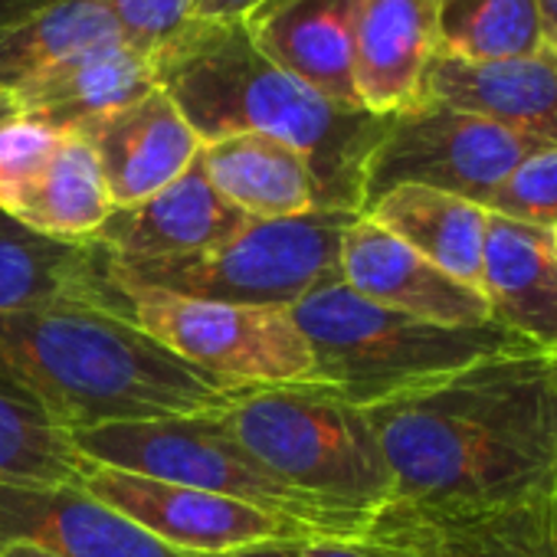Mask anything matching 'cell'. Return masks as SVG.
Returning a JSON list of instances; mask_svg holds the SVG:
<instances>
[{"label":"cell","instance_id":"cell-40","mask_svg":"<svg viewBox=\"0 0 557 557\" xmlns=\"http://www.w3.org/2000/svg\"><path fill=\"white\" fill-rule=\"evenodd\" d=\"M550 233H554V252H557V226H554Z\"/></svg>","mask_w":557,"mask_h":557},{"label":"cell","instance_id":"cell-35","mask_svg":"<svg viewBox=\"0 0 557 557\" xmlns=\"http://www.w3.org/2000/svg\"><path fill=\"white\" fill-rule=\"evenodd\" d=\"M17 115H21V109H17V99H14L11 92H4V89H0V125L14 122Z\"/></svg>","mask_w":557,"mask_h":557},{"label":"cell","instance_id":"cell-5","mask_svg":"<svg viewBox=\"0 0 557 557\" xmlns=\"http://www.w3.org/2000/svg\"><path fill=\"white\" fill-rule=\"evenodd\" d=\"M213 417L272 475L332 511L374 518L397 495L368 413L325 384L246 387Z\"/></svg>","mask_w":557,"mask_h":557},{"label":"cell","instance_id":"cell-37","mask_svg":"<svg viewBox=\"0 0 557 557\" xmlns=\"http://www.w3.org/2000/svg\"><path fill=\"white\" fill-rule=\"evenodd\" d=\"M541 11H544L547 30H554L557 27V0H541Z\"/></svg>","mask_w":557,"mask_h":557},{"label":"cell","instance_id":"cell-26","mask_svg":"<svg viewBox=\"0 0 557 557\" xmlns=\"http://www.w3.org/2000/svg\"><path fill=\"white\" fill-rule=\"evenodd\" d=\"M547 44L541 0H440V50L459 60L534 57Z\"/></svg>","mask_w":557,"mask_h":557},{"label":"cell","instance_id":"cell-10","mask_svg":"<svg viewBox=\"0 0 557 557\" xmlns=\"http://www.w3.org/2000/svg\"><path fill=\"white\" fill-rule=\"evenodd\" d=\"M83 488L177 550L223 557L230 550L265 544V541L322 537L302 521L278 518L256 505L200 492V488H187V485H174V482H161V479H148V475L125 472V469L96 466L83 479Z\"/></svg>","mask_w":557,"mask_h":557},{"label":"cell","instance_id":"cell-29","mask_svg":"<svg viewBox=\"0 0 557 557\" xmlns=\"http://www.w3.org/2000/svg\"><path fill=\"white\" fill-rule=\"evenodd\" d=\"M66 132H53L24 115L0 125V213H11L44 174Z\"/></svg>","mask_w":557,"mask_h":557},{"label":"cell","instance_id":"cell-8","mask_svg":"<svg viewBox=\"0 0 557 557\" xmlns=\"http://www.w3.org/2000/svg\"><path fill=\"white\" fill-rule=\"evenodd\" d=\"M109 302L112 312L223 387L315 384L312 348L289 309L197 302L112 286Z\"/></svg>","mask_w":557,"mask_h":557},{"label":"cell","instance_id":"cell-13","mask_svg":"<svg viewBox=\"0 0 557 557\" xmlns=\"http://www.w3.org/2000/svg\"><path fill=\"white\" fill-rule=\"evenodd\" d=\"M246 223L249 216L220 197L197 154V161L158 194L132 207H112L106 223L86 243L112 262L135 265L220 246Z\"/></svg>","mask_w":557,"mask_h":557},{"label":"cell","instance_id":"cell-17","mask_svg":"<svg viewBox=\"0 0 557 557\" xmlns=\"http://www.w3.org/2000/svg\"><path fill=\"white\" fill-rule=\"evenodd\" d=\"M358 11L361 0H262L243 24L272 63L332 102L361 109L355 92Z\"/></svg>","mask_w":557,"mask_h":557},{"label":"cell","instance_id":"cell-36","mask_svg":"<svg viewBox=\"0 0 557 557\" xmlns=\"http://www.w3.org/2000/svg\"><path fill=\"white\" fill-rule=\"evenodd\" d=\"M0 557H57V554L37 550V547H27V544H8V547H0Z\"/></svg>","mask_w":557,"mask_h":557},{"label":"cell","instance_id":"cell-34","mask_svg":"<svg viewBox=\"0 0 557 557\" xmlns=\"http://www.w3.org/2000/svg\"><path fill=\"white\" fill-rule=\"evenodd\" d=\"M223 557H296V554H293V541H265V544L230 550Z\"/></svg>","mask_w":557,"mask_h":557},{"label":"cell","instance_id":"cell-30","mask_svg":"<svg viewBox=\"0 0 557 557\" xmlns=\"http://www.w3.org/2000/svg\"><path fill=\"white\" fill-rule=\"evenodd\" d=\"M197 0H112L119 34L138 53H151L190 21Z\"/></svg>","mask_w":557,"mask_h":557},{"label":"cell","instance_id":"cell-12","mask_svg":"<svg viewBox=\"0 0 557 557\" xmlns=\"http://www.w3.org/2000/svg\"><path fill=\"white\" fill-rule=\"evenodd\" d=\"M342 283L374 306L449 329H479L492 322L479 289L436 269L417 249L368 216H358L342 239Z\"/></svg>","mask_w":557,"mask_h":557},{"label":"cell","instance_id":"cell-31","mask_svg":"<svg viewBox=\"0 0 557 557\" xmlns=\"http://www.w3.org/2000/svg\"><path fill=\"white\" fill-rule=\"evenodd\" d=\"M296 557H413L407 547L377 537H309L293 541Z\"/></svg>","mask_w":557,"mask_h":557},{"label":"cell","instance_id":"cell-18","mask_svg":"<svg viewBox=\"0 0 557 557\" xmlns=\"http://www.w3.org/2000/svg\"><path fill=\"white\" fill-rule=\"evenodd\" d=\"M440 50V0H361L355 27V92L361 109L397 115L420 102Z\"/></svg>","mask_w":557,"mask_h":557},{"label":"cell","instance_id":"cell-9","mask_svg":"<svg viewBox=\"0 0 557 557\" xmlns=\"http://www.w3.org/2000/svg\"><path fill=\"white\" fill-rule=\"evenodd\" d=\"M534 148L541 145L479 115L420 99L391 119L374 148L364 171V207L407 184L485 207L508 171Z\"/></svg>","mask_w":557,"mask_h":557},{"label":"cell","instance_id":"cell-7","mask_svg":"<svg viewBox=\"0 0 557 557\" xmlns=\"http://www.w3.org/2000/svg\"><path fill=\"white\" fill-rule=\"evenodd\" d=\"M73 443L96 466L138 472L148 479L213 492L272 511L278 518L302 521L322 537H361L374 518L332 511L309 495L296 492L249 456L213 413L168 417L141 423H106L73 433Z\"/></svg>","mask_w":557,"mask_h":557},{"label":"cell","instance_id":"cell-39","mask_svg":"<svg viewBox=\"0 0 557 557\" xmlns=\"http://www.w3.org/2000/svg\"><path fill=\"white\" fill-rule=\"evenodd\" d=\"M550 511H554V537H557V485H554V495H550Z\"/></svg>","mask_w":557,"mask_h":557},{"label":"cell","instance_id":"cell-28","mask_svg":"<svg viewBox=\"0 0 557 557\" xmlns=\"http://www.w3.org/2000/svg\"><path fill=\"white\" fill-rule=\"evenodd\" d=\"M488 213L554 230L557 226V145H541L524 154L485 203Z\"/></svg>","mask_w":557,"mask_h":557},{"label":"cell","instance_id":"cell-4","mask_svg":"<svg viewBox=\"0 0 557 557\" xmlns=\"http://www.w3.org/2000/svg\"><path fill=\"white\" fill-rule=\"evenodd\" d=\"M289 312L312 348L315 384L361 410L430 387L482 358L528 348L495 322L449 329L374 306L342 278L315 286Z\"/></svg>","mask_w":557,"mask_h":557},{"label":"cell","instance_id":"cell-33","mask_svg":"<svg viewBox=\"0 0 557 557\" xmlns=\"http://www.w3.org/2000/svg\"><path fill=\"white\" fill-rule=\"evenodd\" d=\"M50 4H60V0H0V27H8V24H17Z\"/></svg>","mask_w":557,"mask_h":557},{"label":"cell","instance_id":"cell-19","mask_svg":"<svg viewBox=\"0 0 557 557\" xmlns=\"http://www.w3.org/2000/svg\"><path fill=\"white\" fill-rule=\"evenodd\" d=\"M482 296L492 322L528 348L557 355L554 233L488 213L482 243Z\"/></svg>","mask_w":557,"mask_h":557},{"label":"cell","instance_id":"cell-24","mask_svg":"<svg viewBox=\"0 0 557 557\" xmlns=\"http://www.w3.org/2000/svg\"><path fill=\"white\" fill-rule=\"evenodd\" d=\"M112 40H122L112 0H60L0 27V89L14 96Z\"/></svg>","mask_w":557,"mask_h":557},{"label":"cell","instance_id":"cell-16","mask_svg":"<svg viewBox=\"0 0 557 557\" xmlns=\"http://www.w3.org/2000/svg\"><path fill=\"white\" fill-rule=\"evenodd\" d=\"M420 99L479 115L537 145H557V60L547 50L488 63L436 53Z\"/></svg>","mask_w":557,"mask_h":557},{"label":"cell","instance_id":"cell-15","mask_svg":"<svg viewBox=\"0 0 557 557\" xmlns=\"http://www.w3.org/2000/svg\"><path fill=\"white\" fill-rule=\"evenodd\" d=\"M76 135L92 148L112 207H132L158 194L177 181L203 148L184 112L161 86L86 122Z\"/></svg>","mask_w":557,"mask_h":557},{"label":"cell","instance_id":"cell-20","mask_svg":"<svg viewBox=\"0 0 557 557\" xmlns=\"http://www.w3.org/2000/svg\"><path fill=\"white\" fill-rule=\"evenodd\" d=\"M47 306L112 309L102 252L89 243H63L0 213V315Z\"/></svg>","mask_w":557,"mask_h":557},{"label":"cell","instance_id":"cell-21","mask_svg":"<svg viewBox=\"0 0 557 557\" xmlns=\"http://www.w3.org/2000/svg\"><path fill=\"white\" fill-rule=\"evenodd\" d=\"M154 86L151 60L125 40H112L24 86L14 99L24 119L53 132H76L86 122L141 99Z\"/></svg>","mask_w":557,"mask_h":557},{"label":"cell","instance_id":"cell-2","mask_svg":"<svg viewBox=\"0 0 557 557\" xmlns=\"http://www.w3.org/2000/svg\"><path fill=\"white\" fill-rule=\"evenodd\" d=\"M148 60L203 145L230 135L275 138L309 161L322 210H364V171L394 115L332 102L272 63L243 21L190 17Z\"/></svg>","mask_w":557,"mask_h":557},{"label":"cell","instance_id":"cell-32","mask_svg":"<svg viewBox=\"0 0 557 557\" xmlns=\"http://www.w3.org/2000/svg\"><path fill=\"white\" fill-rule=\"evenodd\" d=\"M259 4L262 0H197L190 17H197V21H243Z\"/></svg>","mask_w":557,"mask_h":557},{"label":"cell","instance_id":"cell-14","mask_svg":"<svg viewBox=\"0 0 557 557\" xmlns=\"http://www.w3.org/2000/svg\"><path fill=\"white\" fill-rule=\"evenodd\" d=\"M361 537L391 541L413 557H557L550 498L492 508H423L391 502Z\"/></svg>","mask_w":557,"mask_h":557},{"label":"cell","instance_id":"cell-23","mask_svg":"<svg viewBox=\"0 0 557 557\" xmlns=\"http://www.w3.org/2000/svg\"><path fill=\"white\" fill-rule=\"evenodd\" d=\"M368 220L394 233L446 275L482 293V243L488 210L430 187H394L364 207Z\"/></svg>","mask_w":557,"mask_h":557},{"label":"cell","instance_id":"cell-27","mask_svg":"<svg viewBox=\"0 0 557 557\" xmlns=\"http://www.w3.org/2000/svg\"><path fill=\"white\" fill-rule=\"evenodd\" d=\"M92 469L73 433L0 387V482L83 485Z\"/></svg>","mask_w":557,"mask_h":557},{"label":"cell","instance_id":"cell-6","mask_svg":"<svg viewBox=\"0 0 557 557\" xmlns=\"http://www.w3.org/2000/svg\"><path fill=\"white\" fill-rule=\"evenodd\" d=\"M358 216L348 210H312L283 220H249L220 246L135 265L102 256L106 283L197 302L293 309L315 286L342 278V239Z\"/></svg>","mask_w":557,"mask_h":557},{"label":"cell","instance_id":"cell-3","mask_svg":"<svg viewBox=\"0 0 557 557\" xmlns=\"http://www.w3.org/2000/svg\"><path fill=\"white\" fill-rule=\"evenodd\" d=\"M0 387L66 433L216 413L239 394L99 306L0 315Z\"/></svg>","mask_w":557,"mask_h":557},{"label":"cell","instance_id":"cell-22","mask_svg":"<svg viewBox=\"0 0 557 557\" xmlns=\"http://www.w3.org/2000/svg\"><path fill=\"white\" fill-rule=\"evenodd\" d=\"M210 184L249 220H283L322 210L309 161L265 135H230L200 148Z\"/></svg>","mask_w":557,"mask_h":557},{"label":"cell","instance_id":"cell-1","mask_svg":"<svg viewBox=\"0 0 557 557\" xmlns=\"http://www.w3.org/2000/svg\"><path fill=\"white\" fill-rule=\"evenodd\" d=\"M364 413L391 466L394 502L492 508L554 495L557 355H492Z\"/></svg>","mask_w":557,"mask_h":557},{"label":"cell","instance_id":"cell-25","mask_svg":"<svg viewBox=\"0 0 557 557\" xmlns=\"http://www.w3.org/2000/svg\"><path fill=\"white\" fill-rule=\"evenodd\" d=\"M109 213L112 200L92 148L76 132H66L44 174L30 184V190L8 216L40 236L86 243Z\"/></svg>","mask_w":557,"mask_h":557},{"label":"cell","instance_id":"cell-11","mask_svg":"<svg viewBox=\"0 0 557 557\" xmlns=\"http://www.w3.org/2000/svg\"><path fill=\"white\" fill-rule=\"evenodd\" d=\"M8 544L57 557H216L158 541L83 485L34 482H0V547Z\"/></svg>","mask_w":557,"mask_h":557},{"label":"cell","instance_id":"cell-38","mask_svg":"<svg viewBox=\"0 0 557 557\" xmlns=\"http://www.w3.org/2000/svg\"><path fill=\"white\" fill-rule=\"evenodd\" d=\"M544 50L557 60V27H554V30H547V44H544Z\"/></svg>","mask_w":557,"mask_h":557}]
</instances>
